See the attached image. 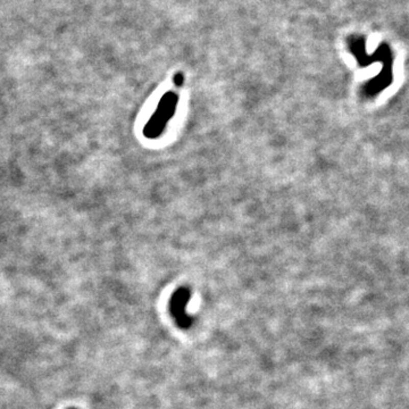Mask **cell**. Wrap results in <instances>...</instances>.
I'll return each instance as SVG.
<instances>
[{
	"mask_svg": "<svg viewBox=\"0 0 409 409\" xmlns=\"http://www.w3.org/2000/svg\"><path fill=\"white\" fill-rule=\"evenodd\" d=\"M174 82H175L176 86H181V84L183 83L182 74H176V75L174 76Z\"/></svg>",
	"mask_w": 409,
	"mask_h": 409,
	"instance_id": "7a4b0ae2",
	"label": "cell"
},
{
	"mask_svg": "<svg viewBox=\"0 0 409 409\" xmlns=\"http://www.w3.org/2000/svg\"><path fill=\"white\" fill-rule=\"evenodd\" d=\"M174 103H175V98L172 94H167L163 98L161 105L158 106L157 112L151 117L150 121L144 126L143 134L149 139L157 138L159 134L163 132L164 126L167 122L169 116L172 115L174 109Z\"/></svg>",
	"mask_w": 409,
	"mask_h": 409,
	"instance_id": "6da1fadb",
	"label": "cell"
}]
</instances>
